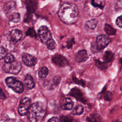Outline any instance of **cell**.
<instances>
[{"label":"cell","mask_w":122,"mask_h":122,"mask_svg":"<svg viewBox=\"0 0 122 122\" xmlns=\"http://www.w3.org/2000/svg\"><path fill=\"white\" fill-rule=\"evenodd\" d=\"M58 15L63 22L67 24H71L77 21L79 18V10L75 4L64 3L60 7Z\"/></svg>","instance_id":"obj_1"},{"label":"cell","mask_w":122,"mask_h":122,"mask_svg":"<svg viewBox=\"0 0 122 122\" xmlns=\"http://www.w3.org/2000/svg\"><path fill=\"white\" fill-rule=\"evenodd\" d=\"M45 107L41 102H37L30 105L28 112V117L30 121L36 122L40 121L44 116Z\"/></svg>","instance_id":"obj_2"},{"label":"cell","mask_w":122,"mask_h":122,"mask_svg":"<svg viewBox=\"0 0 122 122\" xmlns=\"http://www.w3.org/2000/svg\"><path fill=\"white\" fill-rule=\"evenodd\" d=\"M38 36L41 41L49 50H54L56 46L55 41L52 39L51 33L46 26H41L38 30Z\"/></svg>","instance_id":"obj_3"},{"label":"cell","mask_w":122,"mask_h":122,"mask_svg":"<svg viewBox=\"0 0 122 122\" xmlns=\"http://www.w3.org/2000/svg\"><path fill=\"white\" fill-rule=\"evenodd\" d=\"M7 85L17 93H21L24 91L23 83L13 77H8L5 79Z\"/></svg>","instance_id":"obj_4"},{"label":"cell","mask_w":122,"mask_h":122,"mask_svg":"<svg viewBox=\"0 0 122 122\" xmlns=\"http://www.w3.org/2000/svg\"><path fill=\"white\" fill-rule=\"evenodd\" d=\"M21 68V65L20 62L14 61L11 62L5 63L2 66V70L6 73L13 74L18 73Z\"/></svg>","instance_id":"obj_5"},{"label":"cell","mask_w":122,"mask_h":122,"mask_svg":"<svg viewBox=\"0 0 122 122\" xmlns=\"http://www.w3.org/2000/svg\"><path fill=\"white\" fill-rule=\"evenodd\" d=\"M31 105V100L28 97H24L20 101L18 111L21 116L26 115L28 112L29 108Z\"/></svg>","instance_id":"obj_6"},{"label":"cell","mask_w":122,"mask_h":122,"mask_svg":"<svg viewBox=\"0 0 122 122\" xmlns=\"http://www.w3.org/2000/svg\"><path fill=\"white\" fill-rule=\"evenodd\" d=\"M110 42V39L107 36L104 34H101L96 38L95 46L97 51H99L107 47Z\"/></svg>","instance_id":"obj_7"},{"label":"cell","mask_w":122,"mask_h":122,"mask_svg":"<svg viewBox=\"0 0 122 122\" xmlns=\"http://www.w3.org/2000/svg\"><path fill=\"white\" fill-rule=\"evenodd\" d=\"M51 61L54 64L60 67H65L69 65L66 58L61 54H56L52 57Z\"/></svg>","instance_id":"obj_8"},{"label":"cell","mask_w":122,"mask_h":122,"mask_svg":"<svg viewBox=\"0 0 122 122\" xmlns=\"http://www.w3.org/2000/svg\"><path fill=\"white\" fill-rule=\"evenodd\" d=\"M21 59L24 64L28 67L35 65L37 63V59L28 53H23L21 57Z\"/></svg>","instance_id":"obj_9"},{"label":"cell","mask_w":122,"mask_h":122,"mask_svg":"<svg viewBox=\"0 0 122 122\" xmlns=\"http://www.w3.org/2000/svg\"><path fill=\"white\" fill-rule=\"evenodd\" d=\"M69 94L70 96L74 97L77 100L82 103H85V102H86V100L84 98L83 96V94L82 93V92L81 91L80 89H79L76 87H74L72 88Z\"/></svg>","instance_id":"obj_10"},{"label":"cell","mask_w":122,"mask_h":122,"mask_svg":"<svg viewBox=\"0 0 122 122\" xmlns=\"http://www.w3.org/2000/svg\"><path fill=\"white\" fill-rule=\"evenodd\" d=\"M9 35L10 41L13 43H16L22 38V33L18 29H14L10 32Z\"/></svg>","instance_id":"obj_11"},{"label":"cell","mask_w":122,"mask_h":122,"mask_svg":"<svg viewBox=\"0 0 122 122\" xmlns=\"http://www.w3.org/2000/svg\"><path fill=\"white\" fill-rule=\"evenodd\" d=\"M88 59V55L87 51L85 50H82L78 51L76 53L75 56V60L78 62H82L85 61Z\"/></svg>","instance_id":"obj_12"},{"label":"cell","mask_w":122,"mask_h":122,"mask_svg":"<svg viewBox=\"0 0 122 122\" xmlns=\"http://www.w3.org/2000/svg\"><path fill=\"white\" fill-rule=\"evenodd\" d=\"M73 102L69 98L63 99L60 103V107L63 110H70L72 108Z\"/></svg>","instance_id":"obj_13"},{"label":"cell","mask_w":122,"mask_h":122,"mask_svg":"<svg viewBox=\"0 0 122 122\" xmlns=\"http://www.w3.org/2000/svg\"><path fill=\"white\" fill-rule=\"evenodd\" d=\"M23 83L25 88L28 90L33 89L35 86V82L32 77L29 74L26 75Z\"/></svg>","instance_id":"obj_14"},{"label":"cell","mask_w":122,"mask_h":122,"mask_svg":"<svg viewBox=\"0 0 122 122\" xmlns=\"http://www.w3.org/2000/svg\"><path fill=\"white\" fill-rule=\"evenodd\" d=\"M25 4L27 10L30 13L35 12L38 4L36 0H25Z\"/></svg>","instance_id":"obj_15"},{"label":"cell","mask_w":122,"mask_h":122,"mask_svg":"<svg viewBox=\"0 0 122 122\" xmlns=\"http://www.w3.org/2000/svg\"><path fill=\"white\" fill-rule=\"evenodd\" d=\"M98 23V20L95 19H91L90 20H89L87 21L84 25L85 28L86 30H94Z\"/></svg>","instance_id":"obj_16"},{"label":"cell","mask_w":122,"mask_h":122,"mask_svg":"<svg viewBox=\"0 0 122 122\" xmlns=\"http://www.w3.org/2000/svg\"><path fill=\"white\" fill-rule=\"evenodd\" d=\"M16 6V2L14 0H10L5 3L3 9L4 12L8 14L13 10Z\"/></svg>","instance_id":"obj_17"},{"label":"cell","mask_w":122,"mask_h":122,"mask_svg":"<svg viewBox=\"0 0 122 122\" xmlns=\"http://www.w3.org/2000/svg\"><path fill=\"white\" fill-rule=\"evenodd\" d=\"M114 57V54L110 51H107L105 52L103 59L104 61L108 63L112 61Z\"/></svg>","instance_id":"obj_18"},{"label":"cell","mask_w":122,"mask_h":122,"mask_svg":"<svg viewBox=\"0 0 122 122\" xmlns=\"http://www.w3.org/2000/svg\"><path fill=\"white\" fill-rule=\"evenodd\" d=\"M8 19L10 21L13 22H18L20 20V14L18 12H13L9 16Z\"/></svg>","instance_id":"obj_19"},{"label":"cell","mask_w":122,"mask_h":122,"mask_svg":"<svg viewBox=\"0 0 122 122\" xmlns=\"http://www.w3.org/2000/svg\"><path fill=\"white\" fill-rule=\"evenodd\" d=\"M83 112V107L82 105L78 104L76 105L71 111V113L74 115H79L82 114Z\"/></svg>","instance_id":"obj_20"},{"label":"cell","mask_w":122,"mask_h":122,"mask_svg":"<svg viewBox=\"0 0 122 122\" xmlns=\"http://www.w3.org/2000/svg\"><path fill=\"white\" fill-rule=\"evenodd\" d=\"M104 30L106 33L109 35H113L115 34L116 32V30L108 24H105L104 27Z\"/></svg>","instance_id":"obj_21"},{"label":"cell","mask_w":122,"mask_h":122,"mask_svg":"<svg viewBox=\"0 0 122 122\" xmlns=\"http://www.w3.org/2000/svg\"><path fill=\"white\" fill-rule=\"evenodd\" d=\"M49 73V70L46 67H43L38 72V75L41 79H45Z\"/></svg>","instance_id":"obj_22"},{"label":"cell","mask_w":122,"mask_h":122,"mask_svg":"<svg viewBox=\"0 0 122 122\" xmlns=\"http://www.w3.org/2000/svg\"><path fill=\"white\" fill-rule=\"evenodd\" d=\"M95 65L99 69L104 70L108 68V63L105 61H101L99 60H95Z\"/></svg>","instance_id":"obj_23"},{"label":"cell","mask_w":122,"mask_h":122,"mask_svg":"<svg viewBox=\"0 0 122 122\" xmlns=\"http://www.w3.org/2000/svg\"><path fill=\"white\" fill-rule=\"evenodd\" d=\"M61 81V78L60 77H55L53 78V79L51 81H48L46 82L51 83L50 84H48L47 86H48L49 88H52L54 87L55 86H56Z\"/></svg>","instance_id":"obj_24"},{"label":"cell","mask_w":122,"mask_h":122,"mask_svg":"<svg viewBox=\"0 0 122 122\" xmlns=\"http://www.w3.org/2000/svg\"><path fill=\"white\" fill-rule=\"evenodd\" d=\"M92 5L96 8H98L101 9L103 8V5L101 1H98V0H91Z\"/></svg>","instance_id":"obj_25"},{"label":"cell","mask_w":122,"mask_h":122,"mask_svg":"<svg viewBox=\"0 0 122 122\" xmlns=\"http://www.w3.org/2000/svg\"><path fill=\"white\" fill-rule=\"evenodd\" d=\"M14 61V57L11 53L7 54L4 57V61L5 63L11 62Z\"/></svg>","instance_id":"obj_26"},{"label":"cell","mask_w":122,"mask_h":122,"mask_svg":"<svg viewBox=\"0 0 122 122\" xmlns=\"http://www.w3.org/2000/svg\"><path fill=\"white\" fill-rule=\"evenodd\" d=\"M26 35L29 36H30L31 37H35L36 38L37 37L36 32L35 30H33V29L30 28L28 29L27 32H26Z\"/></svg>","instance_id":"obj_27"},{"label":"cell","mask_w":122,"mask_h":122,"mask_svg":"<svg viewBox=\"0 0 122 122\" xmlns=\"http://www.w3.org/2000/svg\"><path fill=\"white\" fill-rule=\"evenodd\" d=\"M72 79L73 81H74V82H75L76 83L81 85L82 86H84L85 85V82L84 81H83L82 80H79L77 78L75 77L74 76H72Z\"/></svg>","instance_id":"obj_28"},{"label":"cell","mask_w":122,"mask_h":122,"mask_svg":"<svg viewBox=\"0 0 122 122\" xmlns=\"http://www.w3.org/2000/svg\"><path fill=\"white\" fill-rule=\"evenodd\" d=\"M103 98L105 101H110L112 98V93L110 91H106L104 94Z\"/></svg>","instance_id":"obj_29"},{"label":"cell","mask_w":122,"mask_h":122,"mask_svg":"<svg viewBox=\"0 0 122 122\" xmlns=\"http://www.w3.org/2000/svg\"><path fill=\"white\" fill-rule=\"evenodd\" d=\"M7 52L4 47L0 46V60L2 59L6 55Z\"/></svg>","instance_id":"obj_30"},{"label":"cell","mask_w":122,"mask_h":122,"mask_svg":"<svg viewBox=\"0 0 122 122\" xmlns=\"http://www.w3.org/2000/svg\"><path fill=\"white\" fill-rule=\"evenodd\" d=\"M122 16H120L118 17L116 20V25L120 28H122Z\"/></svg>","instance_id":"obj_31"},{"label":"cell","mask_w":122,"mask_h":122,"mask_svg":"<svg viewBox=\"0 0 122 122\" xmlns=\"http://www.w3.org/2000/svg\"><path fill=\"white\" fill-rule=\"evenodd\" d=\"M60 120L61 122H71L72 121V119L70 117L64 116H61Z\"/></svg>","instance_id":"obj_32"},{"label":"cell","mask_w":122,"mask_h":122,"mask_svg":"<svg viewBox=\"0 0 122 122\" xmlns=\"http://www.w3.org/2000/svg\"><path fill=\"white\" fill-rule=\"evenodd\" d=\"M74 43V40L72 38V39H71L70 41H68L67 42V48L68 49H70V48H71L72 45H73V43Z\"/></svg>","instance_id":"obj_33"},{"label":"cell","mask_w":122,"mask_h":122,"mask_svg":"<svg viewBox=\"0 0 122 122\" xmlns=\"http://www.w3.org/2000/svg\"><path fill=\"white\" fill-rule=\"evenodd\" d=\"M48 122H61L60 118H58L57 117H53L51 118L50 119H49Z\"/></svg>","instance_id":"obj_34"},{"label":"cell","mask_w":122,"mask_h":122,"mask_svg":"<svg viewBox=\"0 0 122 122\" xmlns=\"http://www.w3.org/2000/svg\"><path fill=\"white\" fill-rule=\"evenodd\" d=\"M5 98H6V96H5L4 93H3V92H2L1 89L0 88V99L4 100Z\"/></svg>","instance_id":"obj_35"},{"label":"cell","mask_w":122,"mask_h":122,"mask_svg":"<svg viewBox=\"0 0 122 122\" xmlns=\"http://www.w3.org/2000/svg\"><path fill=\"white\" fill-rule=\"evenodd\" d=\"M5 121H14L13 120H10V119H7V120H6Z\"/></svg>","instance_id":"obj_36"},{"label":"cell","mask_w":122,"mask_h":122,"mask_svg":"<svg viewBox=\"0 0 122 122\" xmlns=\"http://www.w3.org/2000/svg\"></svg>","instance_id":"obj_37"}]
</instances>
